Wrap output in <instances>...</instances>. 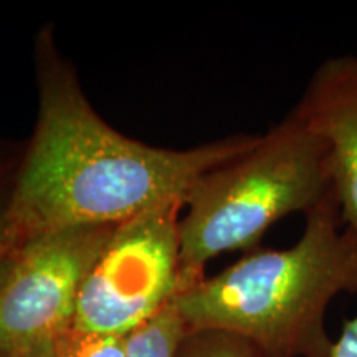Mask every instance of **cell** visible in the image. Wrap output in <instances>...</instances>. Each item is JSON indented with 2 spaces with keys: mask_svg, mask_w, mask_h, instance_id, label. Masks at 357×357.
Returning a JSON list of instances; mask_svg holds the SVG:
<instances>
[{
  "mask_svg": "<svg viewBox=\"0 0 357 357\" xmlns=\"http://www.w3.org/2000/svg\"><path fill=\"white\" fill-rule=\"evenodd\" d=\"M12 357H56L55 342H45L42 346H37L33 347V349H29L22 352V354H17Z\"/></svg>",
  "mask_w": 357,
  "mask_h": 357,
  "instance_id": "cell-11",
  "label": "cell"
},
{
  "mask_svg": "<svg viewBox=\"0 0 357 357\" xmlns=\"http://www.w3.org/2000/svg\"><path fill=\"white\" fill-rule=\"evenodd\" d=\"M187 328L174 301L128 336V357H176Z\"/></svg>",
  "mask_w": 357,
  "mask_h": 357,
  "instance_id": "cell-7",
  "label": "cell"
},
{
  "mask_svg": "<svg viewBox=\"0 0 357 357\" xmlns=\"http://www.w3.org/2000/svg\"><path fill=\"white\" fill-rule=\"evenodd\" d=\"M114 227L53 230L17 245L0 283V357L55 342L73 328L79 293Z\"/></svg>",
  "mask_w": 357,
  "mask_h": 357,
  "instance_id": "cell-5",
  "label": "cell"
},
{
  "mask_svg": "<svg viewBox=\"0 0 357 357\" xmlns=\"http://www.w3.org/2000/svg\"><path fill=\"white\" fill-rule=\"evenodd\" d=\"M176 357H260V352L238 334L220 329H187Z\"/></svg>",
  "mask_w": 357,
  "mask_h": 357,
  "instance_id": "cell-8",
  "label": "cell"
},
{
  "mask_svg": "<svg viewBox=\"0 0 357 357\" xmlns=\"http://www.w3.org/2000/svg\"><path fill=\"white\" fill-rule=\"evenodd\" d=\"M181 208H155L114 227L79 293L73 329L129 336L171 305L181 293Z\"/></svg>",
  "mask_w": 357,
  "mask_h": 357,
  "instance_id": "cell-4",
  "label": "cell"
},
{
  "mask_svg": "<svg viewBox=\"0 0 357 357\" xmlns=\"http://www.w3.org/2000/svg\"><path fill=\"white\" fill-rule=\"evenodd\" d=\"M334 195L328 147L291 109L247 153L207 172L178 220L181 291L222 253L252 252L276 222Z\"/></svg>",
  "mask_w": 357,
  "mask_h": 357,
  "instance_id": "cell-3",
  "label": "cell"
},
{
  "mask_svg": "<svg viewBox=\"0 0 357 357\" xmlns=\"http://www.w3.org/2000/svg\"><path fill=\"white\" fill-rule=\"evenodd\" d=\"M56 357H128V336L82 333L71 328L55 341Z\"/></svg>",
  "mask_w": 357,
  "mask_h": 357,
  "instance_id": "cell-9",
  "label": "cell"
},
{
  "mask_svg": "<svg viewBox=\"0 0 357 357\" xmlns=\"http://www.w3.org/2000/svg\"><path fill=\"white\" fill-rule=\"evenodd\" d=\"M331 357H357V316L342 324L341 333L334 339Z\"/></svg>",
  "mask_w": 357,
  "mask_h": 357,
  "instance_id": "cell-10",
  "label": "cell"
},
{
  "mask_svg": "<svg viewBox=\"0 0 357 357\" xmlns=\"http://www.w3.org/2000/svg\"><path fill=\"white\" fill-rule=\"evenodd\" d=\"M289 248H255L174 298L189 331L220 329L248 339L260 357H331L326 312L357 293V235L336 195L306 213Z\"/></svg>",
  "mask_w": 357,
  "mask_h": 357,
  "instance_id": "cell-2",
  "label": "cell"
},
{
  "mask_svg": "<svg viewBox=\"0 0 357 357\" xmlns=\"http://www.w3.org/2000/svg\"><path fill=\"white\" fill-rule=\"evenodd\" d=\"M13 250H15V247L0 250V283H2L3 278L7 276L8 268H10V265H12Z\"/></svg>",
  "mask_w": 357,
  "mask_h": 357,
  "instance_id": "cell-12",
  "label": "cell"
},
{
  "mask_svg": "<svg viewBox=\"0 0 357 357\" xmlns=\"http://www.w3.org/2000/svg\"><path fill=\"white\" fill-rule=\"evenodd\" d=\"M293 109L328 147L341 218L357 235V56L324 60Z\"/></svg>",
  "mask_w": 357,
  "mask_h": 357,
  "instance_id": "cell-6",
  "label": "cell"
},
{
  "mask_svg": "<svg viewBox=\"0 0 357 357\" xmlns=\"http://www.w3.org/2000/svg\"><path fill=\"white\" fill-rule=\"evenodd\" d=\"M6 204H0V250L2 248H10L17 247V245H12L10 240L7 236V229H6Z\"/></svg>",
  "mask_w": 357,
  "mask_h": 357,
  "instance_id": "cell-13",
  "label": "cell"
},
{
  "mask_svg": "<svg viewBox=\"0 0 357 357\" xmlns=\"http://www.w3.org/2000/svg\"><path fill=\"white\" fill-rule=\"evenodd\" d=\"M42 58L38 121L6 205L12 245L73 227L119 225L155 208L184 207L205 174L257 144L235 134L190 149L123 136L84 98L77 78Z\"/></svg>",
  "mask_w": 357,
  "mask_h": 357,
  "instance_id": "cell-1",
  "label": "cell"
}]
</instances>
